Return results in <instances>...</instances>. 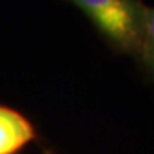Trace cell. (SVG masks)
I'll list each match as a JSON object with an SVG mask.
<instances>
[{
  "instance_id": "cell-1",
  "label": "cell",
  "mask_w": 154,
  "mask_h": 154,
  "mask_svg": "<svg viewBox=\"0 0 154 154\" xmlns=\"http://www.w3.org/2000/svg\"><path fill=\"white\" fill-rule=\"evenodd\" d=\"M93 24L111 49L134 59L147 5L141 0H67Z\"/></svg>"
},
{
  "instance_id": "cell-2",
  "label": "cell",
  "mask_w": 154,
  "mask_h": 154,
  "mask_svg": "<svg viewBox=\"0 0 154 154\" xmlns=\"http://www.w3.org/2000/svg\"><path fill=\"white\" fill-rule=\"evenodd\" d=\"M34 136L33 124L22 113L0 106V154H16Z\"/></svg>"
},
{
  "instance_id": "cell-3",
  "label": "cell",
  "mask_w": 154,
  "mask_h": 154,
  "mask_svg": "<svg viewBox=\"0 0 154 154\" xmlns=\"http://www.w3.org/2000/svg\"><path fill=\"white\" fill-rule=\"evenodd\" d=\"M143 77L154 84V7L147 6L137 54L134 56Z\"/></svg>"
},
{
  "instance_id": "cell-4",
  "label": "cell",
  "mask_w": 154,
  "mask_h": 154,
  "mask_svg": "<svg viewBox=\"0 0 154 154\" xmlns=\"http://www.w3.org/2000/svg\"><path fill=\"white\" fill-rule=\"evenodd\" d=\"M47 154H50V153H47Z\"/></svg>"
}]
</instances>
